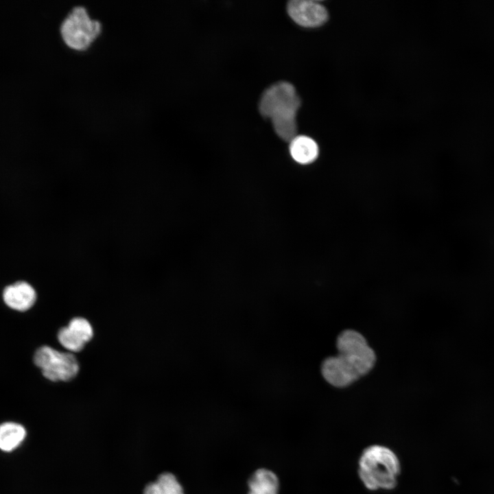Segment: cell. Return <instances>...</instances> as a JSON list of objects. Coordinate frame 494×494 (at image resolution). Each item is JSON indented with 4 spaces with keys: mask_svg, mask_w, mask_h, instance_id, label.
Listing matches in <instances>:
<instances>
[{
    "mask_svg": "<svg viewBox=\"0 0 494 494\" xmlns=\"http://www.w3.org/2000/svg\"><path fill=\"white\" fill-rule=\"evenodd\" d=\"M321 374L327 383L338 388H346L360 378L338 355L324 360Z\"/></svg>",
    "mask_w": 494,
    "mask_h": 494,
    "instance_id": "obj_8",
    "label": "cell"
},
{
    "mask_svg": "<svg viewBox=\"0 0 494 494\" xmlns=\"http://www.w3.org/2000/svg\"><path fill=\"white\" fill-rule=\"evenodd\" d=\"M141 494H186L177 476L170 471H163L145 483Z\"/></svg>",
    "mask_w": 494,
    "mask_h": 494,
    "instance_id": "obj_12",
    "label": "cell"
},
{
    "mask_svg": "<svg viewBox=\"0 0 494 494\" xmlns=\"http://www.w3.org/2000/svg\"><path fill=\"white\" fill-rule=\"evenodd\" d=\"M287 10L293 21L299 25L305 27L321 26L329 19L327 8L316 1H290L287 3Z\"/></svg>",
    "mask_w": 494,
    "mask_h": 494,
    "instance_id": "obj_6",
    "label": "cell"
},
{
    "mask_svg": "<svg viewBox=\"0 0 494 494\" xmlns=\"http://www.w3.org/2000/svg\"><path fill=\"white\" fill-rule=\"evenodd\" d=\"M338 355L360 377L367 375L376 363V354L366 338L357 331L345 329L338 336Z\"/></svg>",
    "mask_w": 494,
    "mask_h": 494,
    "instance_id": "obj_4",
    "label": "cell"
},
{
    "mask_svg": "<svg viewBox=\"0 0 494 494\" xmlns=\"http://www.w3.org/2000/svg\"><path fill=\"white\" fill-rule=\"evenodd\" d=\"M63 43L71 49L82 51L88 49L102 32V24L93 17L82 5H76L67 12L60 25Z\"/></svg>",
    "mask_w": 494,
    "mask_h": 494,
    "instance_id": "obj_3",
    "label": "cell"
},
{
    "mask_svg": "<svg viewBox=\"0 0 494 494\" xmlns=\"http://www.w3.org/2000/svg\"><path fill=\"white\" fill-rule=\"evenodd\" d=\"M357 474L371 491L394 489L401 474L400 460L394 451L381 445H371L360 454Z\"/></svg>",
    "mask_w": 494,
    "mask_h": 494,
    "instance_id": "obj_2",
    "label": "cell"
},
{
    "mask_svg": "<svg viewBox=\"0 0 494 494\" xmlns=\"http://www.w3.org/2000/svg\"><path fill=\"white\" fill-rule=\"evenodd\" d=\"M93 331L90 322L81 317L70 320L67 327L61 328L58 332V340L60 344L70 352H79L85 344L90 341Z\"/></svg>",
    "mask_w": 494,
    "mask_h": 494,
    "instance_id": "obj_7",
    "label": "cell"
},
{
    "mask_svg": "<svg viewBox=\"0 0 494 494\" xmlns=\"http://www.w3.org/2000/svg\"><path fill=\"white\" fill-rule=\"evenodd\" d=\"M247 486V494H279L280 481L275 472L262 467L252 472Z\"/></svg>",
    "mask_w": 494,
    "mask_h": 494,
    "instance_id": "obj_10",
    "label": "cell"
},
{
    "mask_svg": "<svg viewBox=\"0 0 494 494\" xmlns=\"http://www.w3.org/2000/svg\"><path fill=\"white\" fill-rule=\"evenodd\" d=\"M34 362L43 375L51 381H67L79 371L75 356L71 352H60L49 346L39 347L34 355Z\"/></svg>",
    "mask_w": 494,
    "mask_h": 494,
    "instance_id": "obj_5",
    "label": "cell"
},
{
    "mask_svg": "<svg viewBox=\"0 0 494 494\" xmlns=\"http://www.w3.org/2000/svg\"><path fill=\"white\" fill-rule=\"evenodd\" d=\"M301 99L294 86L287 82H279L262 94L259 108L261 115L271 119L277 135L290 142L296 136V114Z\"/></svg>",
    "mask_w": 494,
    "mask_h": 494,
    "instance_id": "obj_1",
    "label": "cell"
},
{
    "mask_svg": "<svg viewBox=\"0 0 494 494\" xmlns=\"http://www.w3.org/2000/svg\"><path fill=\"white\" fill-rule=\"evenodd\" d=\"M2 298L8 307L18 311H26L36 303L37 294L31 284L18 281L4 287Z\"/></svg>",
    "mask_w": 494,
    "mask_h": 494,
    "instance_id": "obj_9",
    "label": "cell"
},
{
    "mask_svg": "<svg viewBox=\"0 0 494 494\" xmlns=\"http://www.w3.org/2000/svg\"><path fill=\"white\" fill-rule=\"evenodd\" d=\"M290 154L294 161L301 165H309L318 157L319 147L311 137L296 135L290 141Z\"/></svg>",
    "mask_w": 494,
    "mask_h": 494,
    "instance_id": "obj_11",
    "label": "cell"
},
{
    "mask_svg": "<svg viewBox=\"0 0 494 494\" xmlns=\"http://www.w3.org/2000/svg\"><path fill=\"white\" fill-rule=\"evenodd\" d=\"M26 436L25 427L17 423L5 422L0 425V449L11 451L23 442Z\"/></svg>",
    "mask_w": 494,
    "mask_h": 494,
    "instance_id": "obj_13",
    "label": "cell"
}]
</instances>
